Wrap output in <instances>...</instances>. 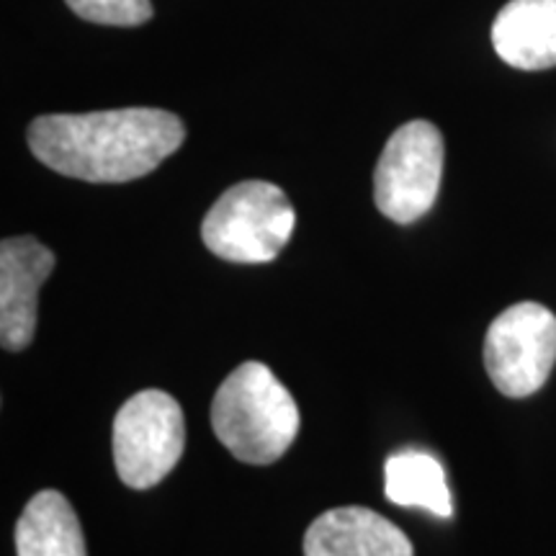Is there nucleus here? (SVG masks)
Instances as JSON below:
<instances>
[{
	"label": "nucleus",
	"instance_id": "nucleus-10",
	"mask_svg": "<svg viewBox=\"0 0 556 556\" xmlns=\"http://www.w3.org/2000/svg\"><path fill=\"white\" fill-rule=\"evenodd\" d=\"M18 556H88L86 536L73 505L58 490H45L26 503L16 523Z\"/></svg>",
	"mask_w": 556,
	"mask_h": 556
},
{
	"label": "nucleus",
	"instance_id": "nucleus-4",
	"mask_svg": "<svg viewBox=\"0 0 556 556\" xmlns=\"http://www.w3.org/2000/svg\"><path fill=\"white\" fill-rule=\"evenodd\" d=\"M114 464L131 490H150L176 469L186 446L184 409L170 394L148 389L114 417Z\"/></svg>",
	"mask_w": 556,
	"mask_h": 556
},
{
	"label": "nucleus",
	"instance_id": "nucleus-12",
	"mask_svg": "<svg viewBox=\"0 0 556 556\" xmlns=\"http://www.w3.org/2000/svg\"><path fill=\"white\" fill-rule=\"evenodd\" d=\"M80 18L103 26H142L152 18L150 0H65Z\"/></svg>",
	"mask_w": 556,
	"mask_h": 556
},
{
	"label": "nucleus",
	"instance_id": "nucleus-6",
	"mask_svg": "<svg viewBox=\"0 0 556 556\" xmlns=\"http://www.w3.org/2000/svg\"><path fill=\"white\" fill-rule=\"evenodd\" d=\"M556 364V317L536 302H520L492 319L484 366L505 397H531Z\"/></svg>",
	"mask_w": 556,
	"mask_h": 556
},
{
	"label": "nucleus",
	"instance_id": "nucleus-2",
	"mask_svg": "<svg viewBox=\"0 0 556 556\" xmlns=\"http://www.w3.org/2000/svg\"><path fill=\"white\" fill-rule=\"evenodd\" d=\"M212 428L235 458L263 467L291 448L299 433V407L266 364L248 361L214 394Z\"/></svg>",
	"mask_w": 556,
	"mask_h": 556
},
{
	"label": "nucleus",
	"instance_id": "nucleus-7",
	"mask_svg": "<svg viewBox=\"0 0 556 556\" xmlns=\"http://www.w3.org/2000/svg\"><path fill=\"white\" fill-rule=\"evenodd\" d=\"M54 268V253L31 235L0 245V343L18 353L37 332L39 289Z\"/></svg>",
	"mask_w": 556,
	"mask_h": 556
},
{
	"label": "nucleus",
	"instance_id": "nucleus-1",
	"mask_svg": "<svg viewBox=\"0 0 556 556\" xmlns=\"http://www.w3.org/2000/svg\"><path fill=\"white\" fill-rule=\"evenodd\" d=\"M184 139V122L163 109L50 114L29 127V148L39 163L88 184H127L148 176Z\"/></svg>",
	"mask_w": 556,
	"mask_h": 556
},
{
	"label": "nucleus",
	"instance_id": "nucleus-11",
	"mask_svg": "<svg viewBox=\"0 0 556 556\" xmlns=\"http://www.w3.org/2000/svg\"><path fill=\"white\" fill-rule=\"evenodd\" d=\"M384 492L389 503L402 507H422L438 518H451V492L446 471L435 456L426 451H400L387 458Z\"/></svg>",
	"mask_w": 556,
	"mask_h": 556
},
{
	"label": "nucleus",
	"instance_id": "nucleus-5",
	"mask_svg": "<svg viewBox=\"0 0 556 556\" xmlns=\"http://www.w3.org/2000/svg\"><path fill=\"white\" fill-rule=\"evenodd\" d=\"M443 137L435 124L407 122L389 137L374 173V201L387 219L413 225L433 208L443 178Z\"/></svg>",
	"mask_w": 556,
	"mask_h": 556
},
{
	"label": "nucleus",
	"instance_id": "nucleus-9",
	"mask_svg": "<svg viewBox=\"0 0 556 556\" xmlns=\"http://www.w3.org/2000/svg\"><path fill=\"white\" fill-rule=\"evenodd\" d=\"M497 58L516 70L556 67V0H510L492 24Z\"/></svg>",
	"mask_w": 556,
	"mask_h": 556
},
{
	"label": "nucleus",
	"instance_id": "nucleus-8",
	"mask_svg": "<svg viewBox=\"0 0 556 556\" xmlns=\"http://www.w3.org/2000/svg\"><path fill=\"white\" fill-rule=\"evenodd\" d=\"M304 556H413L392 520L361 505L323 513L304 533Z\"/></svg>",
	"mask_w": 556,
	"mask_h": 556
},
{
	"label": "nucleus",
	"instance_id": "nucleus-3",
	"mask_svg": "<svg viewBox=\"0 0 556 556\" xmlns=\"http://www.w3.org/2000/svg\"><path fill=\"white\" fill-rule=\"evenodd\" d=\"M296 212L278 186L242 180L208 208L201 238L214 255L229 263H268L291 240Z\"/></svg>",
	"mask_w": 556,
	"mask_h": 556
}]
</instances>
